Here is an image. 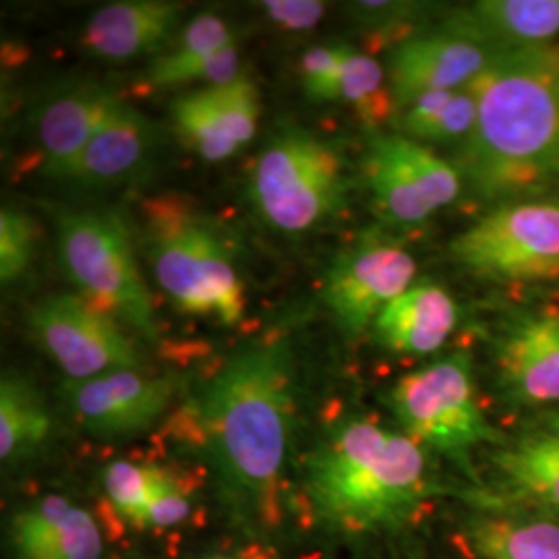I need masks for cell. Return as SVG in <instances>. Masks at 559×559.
<instances>
[{
	"label": "cell",
	"mask_w": 559,
	"mask_h": 559,
	"mask_svg": "<svg viewBox=\"0 0 559 559\" xmlns=\"http://www.w3.org/2000/svg\"><path fill=\"white\" fill-rule=\"evenodd\" d=\"M261 9L286 29H311L325 15V4L318 0H270L261 2Z\"/></svg>",
	"instance_id": "cell-31"
},
{
	"label": "cell",
	"mask_w": 559,
	"mask_h": 559,
	"mask_svg": "<svg viewBox=\"0 0 559 559\" xmlns=\"http://www.w3.org/2000/svg\"><path fill=\"white\" fill-rule=\"evenodd\" d=\"M20 559H102V535L87 510L59 496L23 508L11 522Z\"/></svg>",
	"instance_id": "cell-20"
},
{
	"label": "cell",
	"mask_w": 559,
	"mask_h": 559,
	"mask_svg": "<svg viewBox=\"0 0 559 559\" xmlns=\"http://www.w3.org/2000/svg\"><path fill=\"white\" fill-rule=\"evenodd\" d=\"M143 249L162 293L180 313L237 325L247 299L221 228L189 203L162 195L143 203Z\"/></svg>",
	"instance_id": "cell-4"
},
{
	"label": "cell",
	"mask_w": 559,
	"mask_h": 559,
	"mask_svg": "<svg viewBox=\"0 0 559 559\" xmlns=\"http://www.w3.org/2000/svg\"><path fill=\"white\" fill-rule=\"evenodd\" d=\"M498 50L448 27L402 41L390 55L388 78L399 106H411L433 92L460 90L479 78Z\"/></svg>",
	"instance_id": "cell-15"
},
{
	"label": "cell",
	"mask_w": 559,
	"mask_h": 559,
	"mask_svg": "<svg viewBox=\"0 0 559 559\" xmlns=\"http://www.w3.org/2000/svg\"><path fill=\"white\" fill-rule=\"evenodd\" d=\"M473 276L498 282L559 278V201L500 203L450 245Z\"/></svg>",
	"instance_id": "cell-8"
},
{
	"label": "cell",
	"mask_w": 559,
	"mask_h": 559,
	"mask_svg": "<svg viewBox=\"0 0 559 559\" xmlns=\"http://www.w3.org/2000/svg\"><path fill=\"white\" fill-rule=\"evenodd\" d=\"M489 459L493 487L475 506L498 503L559 519V411L526 420Z\"/></svg>",
	"instance_id": "cell-12"
},
{
	"label": "cell",
	"mask_w": 559,
	"mask_h": 559,
	"mask_svg": "<svg viewBox=\"0 0 559 559\" xmlns=\"http://www.w3.org/2000/svg\"><path fill=\"white\" fill-rule=\"evenodd\" d=\"M477 94L473 85L420 96L406 106L402 129L415 141H452L468 138L477 122Z\"/></svg>",
	"instance_id": "cell-27"
},
{
	"label": "cell",
	"mask_w": 559,
	"mask_h": 559,
	"mask_svg": "<svg viewBox=\"0 0 559 559\" xmlns=\"http://www.w3.org/2000/svg\"><path fill=\"white\" fill-rule=\"evenodd\" d=\"M496 381L516 406L559 404V313H520L493 340Z\"/></svg>",
	"instance_id": "cell-16"
},
{
	"label": "cell",
	"mask_w": 559,
	"mask_h": 559,
	"mask_svg": "<svg viewBox=\"0 0 559 559\" xmlns=\"http://www.w3.org/2000/svg\"><path fill=\"white\" fill-rule=\"evenodd\" d=\"M154 122L127 104L73 160L46 173L50 179L73 185H112L135 175L152 156Z\"/></svg>",
	"instance_id": "cell-21"
},
{
	"label": "cell",
	"mask_w": 559,
	"mask_h": 559,
	"mask_svg": "<svg viewBox=\"0 0 559 559\" xmlns=\"http://www.w3.org/2000/svg\"><path fill=\"white\" fill-rule=\"evenodd\" d=\"M471 85L479 112L460 175L475 193L510 203L558 185V44L498 50Z\"/></svg>",
	"instance_id": "cell-2"
},
{
	"label": "cell",
	"mask_w": 559,
	"mask_h": 559,
	"mask_svg": "<svg viewBox=\"0 0 559 559\" xmlns=\"http://www.w3.org/2000/svg\"><path fill=\"white\" fill-rule=\"evenodd\" d=\"M456 323L459 307L448 290L431 280H420L381 311L373 332L388 350L429 355L445 344Z\"/></svg>",
	"instance_id": "cell-22"
},
{
	"label": "cell",
	"mask_w": 559,
	"mask_h": 559,
	"mask_svg": "<svg viewBox=\"0 0 559 559\" xmlns=\"http://www.w3.org/2000/svg\"><path fill=\"white\" fill-rule=\"evenodd\" d=\"M295 413V357L286 338L253 342L198 402V423L222 506L247 533L278 520L280 477Z\"/></svg>",
	"instance_id": "cell-1"
},
{
	"label": "cell",
	"mask_w": 559,
	"mask_h": 559,
	"mask_svg": "<svg viewBox=\"0 0 559 559\" xmlns=\"http://www.w3.org/2000/svg\"><path fill=\"white\" fill-rule=\"evenodd\" d=\"M362 175L378 212L396 224L427 221L462 189L460 170L406 135L371 138Z\"/></svg>",
	"instance_id": "cell-10"
},
{
	"label": "cell",
	"mask_w": 559,
	"mask_h": 559,
	"mask_svg": "<svg viewBox=\"0 0 559 559\" xmlns=\"http://www.w3.org/2000/svg\"><path fill=\"white\" fill-rule=\"evenodd\" d=\"M124 106L119 94L100 83H78L44 102L36 117L44 175L73 160Z\"/></svg>",
	"instance_id": "cell-17"
},
{
	"label": "cell",
	"mask_w": 559,
	"mask_h": 559,
	"mask_svg": "<svg viewBox=\"0 0 559 559\" xmlns=\"http://www.w3.org/2000/svg\"><path fill=\"white\" fill-rule=\"evenodd\" d=\"M27 328L67 381L140 369V353L119 321L81 295H52L36 302L27 313Z\"/></svg>",
	"instance_id": "cell-9"
},
{
	"label": "cell",
	"mask_w": 559,
	"mask_h": 559,
	"mask_svg": "<svg viewBox=\"0 0 559 559\" xmlns=\"http://www.w3.org/2000/svg\"><path fill=\"white\" fill-rule=\"evenodd\" d=\"M388 402L402 433L429 454L450 460L477 491H485L473 456L480 448H498L506 436L480 408L466 355H450L406 373L392 385Z\"/></svg>",
	"instance_id": "cell-5"
},
{
	"label": "cell",
	"mask_w": 559,
	"mask_h": 559,
	"mask_svg": "<svg viewBox=\"0 0 559 559\" xmlns=\"http://www.w3.org/2000/svg\"><path fill=\"white\" fill-rule=\"evenodd\" d=\"M201 559H251L247 558L245 554H240V551H221V554H210V556H205V558Z\"/></svg>",
	"instance_id": "cell-32"
},
{
	"label": "cell",
	"mask_w": 559,
	"mask_h": 559,
	"mask_svg": "<svg viewBox=\"0 0 559 559\" xmlns=\"http://www.w3.org/2000/svg\"><path fill=\"white\" fill-rule=\"evenodd\" d=\"M36 253V224L20 210H0V280L11 284L25 274Z\"/></svg>",
	"instance_id": "cell-29"
},
{
	"label": "cell",
	"mask_w": 559,
	"mask_h": 559,
	"mask_svg": "<svg viewBox=\"0 0 559 559\" xmlns=\"http://www.w3.org/2000/svg\"><path fill=\"white\" fill-rule=\"evenodd\" d=\"M385 71L378 60L348 44H321L300 59V85L316 102L365 106L381 92Z\"/></svg>",
	"instance_id": "cell-25"
},
{
	"label": "cell",
	"mask_w": 559,
	"mask_h": 559,
	"mask_svg": "<svg viewBox=\"0 0 559 559\" xmlns=\"http://www.w3.org/2000/svg\"><path fill=\"white\" fill-rule=\"evenodd\" d=\"M168 475L156 464L117 460L104 468L102 485L120 519L143 528L150 503Z\"/></svg>",
	"instance_id": "cell-28"
},
{
	"label": "cell",
	"mask_w": 559,
	"mask_h": 559,
	"mask_svg": "<svg viewBox=\"0 0 559 559\" xmlns=\"http://www.w3.org/2000/svg\"><path fill=\"white\" fill-rule=\"evenodd\" d=\"M417 263L392 240L369 235L332 261L323 282V302L346 336L373 328L381 311L415 282Z\"/></svg>",
	"instance_id": "cell-11"
},
{
	"label": "cell",
	"mask_w": 559,
	"mask_h": 559,
	"mask_svg": "<svg viewBox=\"0 0 559 559\" xmlns=\"http://www.w3.org/2000/svg\"><path fill=\"white\" fill-rule=\"evenodd\" d=\"M240 75L237 34L214 13H201L191 21L177 41L152 62L147 80L158 87L189 83L221 85Z\"/></svg>",
	"instance_id": "cell-18"
},
{
	"label": "cell",
	"mask_w": 559,
	"mask_h": 559,
	"mask_svg": "<svg viewBox=\"0 0 559 559\" xmlns=\"http://www.w3.org/2000/svg\"><path fill=\"white\" fill-rule=\"evenodd\" d=\"M466 539L479 559H559V519L483 503L466 520Z\"/></svg>",
	"instance_id": "cell-23"
},
{
	"label": "cell",
	"mask_w": 559,
	"mask_h": 559,
	"mask_svg": "<svg viewBox=\"0 0 559 559\" xmlns=\"http://www.w3.org/2000/svg\"><path fill=\"white\" fill-rule=\"evenodd\" d=\"M170 117L179 140L201 160H228L258 133V83L240 73L228 83L205 85L173 102Z\"/></svg>",
	"instance_id": "cell-14"
},
{
	"label": "cell",
	"mask_w": 559,
	"mask_h": 559,
	"mask_svg": "<svg viewBox=\"0 0 559 559\" xmlns=\"http://www.w3.org/2000/svg\"><path fill=\"white\" fill-rule=\"evenodd\" d=\"M57 245L81 297L147 340H158L154 302L141 278L133 237L110 210H69L57 216Z\"/></svg>",
	"instance_id": "cell-7"
},
{
	"label": "cell",
	"mask_w": 559,
	"mask_h": 559,
	"mask_svg": "<svg viewBox=\"0 0 559 559\" xmlns=\"http://www.w3.org/2000/svg\"><path fill=\"white\" fill-rule=\"evenodd\" d=\"M182 11L170 0L110 2L85 23L81 44L102 59H140L170 40Z\"/></svg>",
	"instance_id": "cell-19"
},
{
	"label": "cell",
	"mask_w": 559,
	"mask_h": 559,
	"mask_svg": "<svg viewBox=\"0 0 559 559\" xmlns=\"http://www.w3.org/2000/svg\"><path fill=\"white\" fill-rule=\"evenodd\" d=\"M50 427L52 419L38 388L7 371L0 380V459H29L48 440Z\"/></svg>",
	"instance_id": "cell-26"
},
{
	"label": "cell",
	"mask_w": 559,
	"mask_h": 559,
	"mask_svg": "<svg viewBox=\"0 0 559 559\" xmlns=\"http://www.w3.org/2000/svg\"><path fill=\"white\" fill-rule=\"evenodd\" d=\"M452 27L496 48L554 44L559 36V0H483Z\"/></svg>",
	"instance_id": "cell-24"
},
{
	"label": "cell",
	"mask_w": 559,
	"mask_h": 559,
	"mask_svg": "<svg viewBox=\"0 0 559 559\" xmlns=\"http://www.w3.org/2000/svg\"><path fill=\"white\" fill-rule=\"evenodd\" d=\"M443 491L423 445L365 417L336 420L305 460L316 519L348 539L396 535Z\"/></svg>",
	"instance_id": "cell-3"
},
{
	"label": "cell",
	"mask_w": 559,
	"mask_h": 559,
	"mask_svg": "<svg viewBox=\"0 0 559 559\" xmlns=\"http://www.w3.org/2000/svg\"><path fill=\"white\" fill-rule=\"evenodd\" d=\"M189 512H191V503H189L185 489L180 487L179 480L175 479L173 475H168V479L162 483L158 493L150 503L143 528L177 526L182 520H187Z\"/></svg>",
	"instance_id": "cell-30"
},
{
	"label": "cell",
	"mask_w": 559,
	"mask_h": 559,
	"mask_svg": "<svg viewBox=\"0 0 559 559\" xmlns=\"http://www.w3.org/2000/svg\"><path fill=\"white\" fill-rule=\"evenodd\" d=\"M346 193V166L338 150L295 122L270 135L249 179L258 214L282 233H307L334 218Z\"/></svg>",
	"instance_id": "cell-6"
},
{
	"label": "cell",
	"mask_w": 559,
	"mask_h": 559,
	"mask_svg": "<svg viewBox=\"0 0 559 559\" xmlns=\"http://www.w3.org/2000/svg\"><path fill=\"white\" fill-rule=\"evenodd\" d=\"M177 394V380L140 369H119L67 381L64 399L81 427L102 440L131 438L160 419Z\"/></svg>",
	"instance_id": "cell-13"
}]
</instances>
